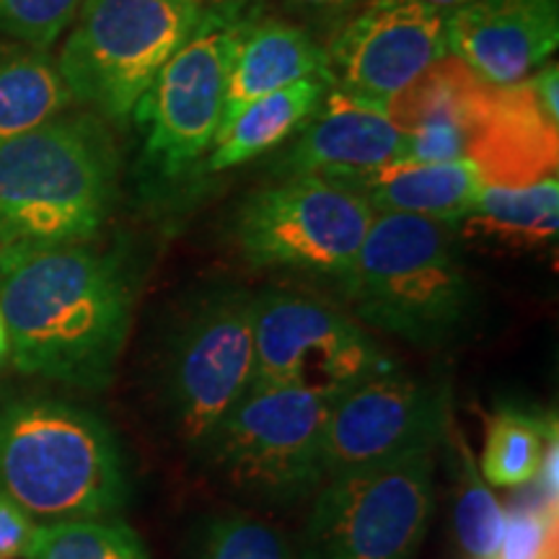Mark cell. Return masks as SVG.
<instances>
[{"mask_svg": "<svg viewBox=\"0 0 559 559\" xmlns=\"http://www.w3.org/2000/svg\"><path fill=\"white\" fill-rule=\"evenodd\" d=\"M135 288L124 264L86 243L0 247V313L21 373L104 389L132 324Z\"/></svg>", "mask_w": 559, "mask_h": 559, "instance_id": "obj_1", "label": "cell"}, {"mask_svg": "<svg viewBox=\"0 0 559 559\" xmlns=\"http://www.w3.org/2000/svg\"><path fill=\"white\" fill-rule=\"evenodd\" d=\"M0 492L37 523L115 519L130 500L128 464L94 412L21 396L0 407Z\"/></svg>", "mask_w": 559, "mask_h": 559, "instance_id": "obj_2", "label": "cell"}, {"mask_svg": "<svg viewBox=\"0 0 559 559\" xmlns=\"http://www.w3.org/2000/svg\"><path fill=\"white\" fill-rule=\"evenodd\" d=\"M115 140L99 115H66L0 143V247L86 243L117 198Z\"/></svg>", "mask_w": 559, "mask_h": 559, "instance_id": "obj_3", "label": "cell"}, {"mask_svg": "<svg viewBox=\"0 0 559 559\" xmlns=\"http://www.w3.org/2000/svg\"><path fill=\"white\" fill-rule=\"evenodd\" d=\"M340 288L355 319L417 347L451 342L474 309L456 228L419 215L376 213Z\"/></svg>", "mask_w": 559, "mask_h": 559, "instance_id": "obj_4", "label": "cell"}, {"mask_svg": "<svg viewBox=\"0 0 559 559\" xmlns=\"http://www.w3.org/2000/svg\"><path fill=\"white\" fill-rule=\"evenodd\" d=\"M55 66L73 102L128 122L166 60L200 24L185 0H83Z\"/></svg>", "mask_w": 559, "mask_h": 559, "instance_id": "obj_5", "label": "cell"}, {"mask_svg": "<svg viewBox=\"0 0 559 559\" xmlns=\"http://www.w3.org/2000/svg\"><path fill=\"white\" fill-rule=\"evenodd\" d=\"M326 396L296 386H251L198 453L251 498L293 502L324 481Z\"/></svg>", "mask_w": 559, "mask_h": 559, "instance_id": "obj_6", "label": "cell"}, {"mask_svg": "<svg viewBox=\"0 0 559 559\" xmlns=\"http://www.w3.org/2000/svg\"><path fill=\"white\" fill-rule=\"evenodd\" d=\"M304 526V559H417L436 510L432 453L324 479Z\"/></svg>", "mask_w": 559, "mask_h": 559, "instance_id": "obj_7", "label": "cell"}, {"mask_svg": "<svg viewBox=\"0 0 559 559\" xmlns=\"http://www.w3.org/2000/svg\"><path fill=\"white\" fill-rule=\"evenodd\" d=\"M373 218V207L353 187L306 174L251 192L236 213L234 236L251 267L342 285Z\"/></svg>", "mask_w": 559, "mask_h": 559, "instance_id": "obj_8", "label": "cell"}, {"mask_svg": "<svg viewBox=\"0 0 559 559\" xmlns=\"http://www.w3.org/2000/svg\"><path fill=\"white\" fill-rule=\"evenodd\" d=\"M251 383L254 293L210 290L179 319L160 362V396L174 432L200 449Z\"/></svg>", "mask_w": 559, "mask_h": 559, "instance_id": "obj_9", "label": "cell"}, {"mask_svg": "<svg viewBox=\"0 0 559 559\" xmlns=\"http://www.w3.org/2000/svg\"><path fill=\"white\" fill-rule=\"evenodd\" d=\"M394 366L358 319L326 300L280 288L254 296L251 386H296L334 400Z\"/></svg>", "mask_w": 559, "mask_h": 559, "instance_id": "obj_10", "label": "cell"}, {"mask_svg": "<svg viewBox=\"0 0 559 559\" xmlns=\"http://www.w3.org/2000/svg\"><path fill=\"white\" fill-rule=\"evenodd\" d=\"M247 24L200 16V24L158 70L132 111L145 130V158L158 177H185L213 151L230 62Z\"/></svg>", "mask_w": 559, "mask_h": 559, "instance_id": "obj_11", "label": "cell"}, {"mask_svg": "<svg viewBox=\"0 0 559 559\" xmlns=\"http://www.w3.org/2000/svg\"><path fill=\"white\" fill-rule=\"evenodd\" d=\"M451 428V391L389 368L355 383L330 402L324 428V479L436 453Z\"/></svg>", "mask_w": 559, "mask_h": 559, "instance_id": "obj_12", "label": "cell"}, {"mask_svg": "<svg viewBox=\"0 0 559 559\" xmlns=\"http://www.w3.org/2000/svg\"><path fill=\"white\" fill-rule=\"evenodd\" d=\"M324 52L326 83L383 111L417 75L449 55L445 13L423 0H362L332 32Z\"/></svg>", "mask_w": 559, "mask_h": 559, "instance_id": "obj_13", "label": "cell"}, {"mask_svg": "<svg viewBox=\"0 0 559 559\" xmlns=\"http://www.w3.org/2000/svg\"><path fill=\"white\" fill-rule=\"evenodd\" d=\"M557 62L515 86H495L466 158L485 185H528L557 174Z\"/></svg>", "mask_w": 559, "mask_h": 559, "instance_id": "obj_14", "label": "cell"}, {"mask_svg": "<svg viewBox=\"0 0 559 559\" xmlns=\"http://www.w3.org/2000/svg\"><path fill=\"white\" fill-rule=\"evenodd\" d=\"M445 41L489 86H515L555 55L559 0H472L445 13Z\"/></svg>", "mask_w": 559, "mask_h": 559, "instance_id": "obj_15", "label": "cell"}, {"mask_svg": "<svg viewBox=\"0 0 559 559\" xmlns=\"http://www.w3.org/2000/svg\"><path fill=\"white\" fill-rule=\"evenodd\" d=\"M492 88L456 55L432 62L383 109L404 132L402 158L419 164L466 158Z\"/></svg>", "mask_w": 559, "mask_h": 559, "instance_id": "obj_16", "label": "cell"}, {"mask_svg": "<svg viewBox=\"0 0 559 559\" xmlns=\"http://www.w3.org/2000/svg\"><path fill=\"white\" fill-rule=\"evenodd\" d=\"M402 153L404 132L381 109L332 91L317 115L300 128L298 140L277 169L285 177H340L400 160Z\"/></svg>", "mask_w": 559, "mask_h": 559, "instance_id": "obj_17", "label": "cell"}, {"mask_svg": "<svg viewBox=\"0 0 559 559\" xmlns=\"http://www.w3.org/2000/svg\"><path fill=\"white\" fill-rule=\"evenodd\" d=\"M353 187L373 213L419 215L443 223H459L479 198L485 179L474 160L456 158L440 164L391 160L376 169L326 177Z\"/></svg>", "mask_w": 559, "mask_h": 559, "instance_id": "obj_18", "label": "cell"}, {"mask_svg": "<svg viewBox=\"0 0 559 559\" xmlns=\"http://www.w3.org/2000/svg\"><path fill=\"white\" fill-rule=\"evenodd\" d=\"M311 75L326 81V52L309 29L283 19L249 21L230 62L221 130L249 104Z\"/></svg>", "mask_w": 559, "mask_h": 559, "instance_id": "obj_19", "label": "cell"}, {"mask_svg": "<svg viewBox=\"0 0 559 559\" xmlns=\"http://www.w3.org/2000/svg\"><path fill=\"white\" fill-rule=\"evenodd\" d=\"M326 86L330 83L321 75H311V79L290 83V86L249 104L234 117V122L218 132L205 171L221 174L236 169V166L277 148L317 115L326 96Z\"/></svg>", "mask_w": 559, "mask_h": 559, "instance_id": "obj_20", "label": "cell"}, {"mask_svg": "<svg viewBox=\"0 0 559 559\" xmlns=\"http://www.w3.org/2000/svg\"><path fill=\"white\" fill-rule=\"evenodd\" d=\"M459 236L498 241L502 247H549L559 230V179L528 185H485L469 213L453 223Z\"/></svg>", "mask_w": 559, "mask_h": 559, "instance_id": "obj_21", "label": "cell"}, {"mask_svg": "<svg viewBox=\"0 0 559 559\" xmlns=\"http://www.w3.org/2000/svg\"><path fill=\"white\" fill-rule=\"evenodd\" d=\"M73 96L47 50L0 41V143L55 120Z\"/></svg>", "mask_w": 559, "mask_h": 559, "instance_id": "obj_22", "label": "cell"}, {"mask_svg": "<svg viewBox=\"0 0 559 559\" xmlns=\"http://www.w3.org/2000/svg\"><path fill=\"white\" fill-rule=\"evenodd\" d=\"M549 423L528 412L506 407L487 423L485 451L477 461L489 487L515 489L536 479Z\"/></svg>", "mask_w": 559, "mask_h": 559, "instance_id": "obj_23", "label": "cell"}, {"mask_svg": "<svg viewBox=\"0 0 559 559\" xmlns=\"http://www.w3.org/2000/svg\"><path fill=\"white\" fill-rule=\"evenodd\" d=\"M453 531L466 557L498 559L502 531H506V508L479 474L477 459L464 440H459Z\"/></svg>", "mask_w": 559, "mask_h": 559, "instance_id": "obj_24", "label": "cell"}, {"mask_svg": "<svg viewBox=\"0 0 559 559\" xmlns=\"http://www.w3.org/2000/svg\"><path fill=\"white\" fill-rule=\"evenodd\" d=\"M24 559H148L140 536L117 519L39 523Z\"/></svg>", "mask_w": 559, "mask_h": 559, "instance_id": "obj_25", "label": "cell"}, {"mask_svg": "<svg viewBox=\"0 0 559 559\" xmlns=\"http://www.w3.org/2000/svg\"><path fill=\"white\" fill-rule=\"evenodd\" d=\"M192 559H298L267 523L243 513H221L202 523Z\"/></svg>", "mask_w": 559, "mask_h": 559, "instance_id": "obj_26", "label": "cell"}, {"mask_svg": "<svg viewBox=\"0 0 559 559\" xmlns=\"http://www.w3.org/2000/svg\"><path fill=\"white\" fill-rule=\"evenodd\" d=\"M83 0H0V37L47 50L73 24Z\"/></svg>", "mask_w": 559, "mask_h": 559, "instance_id": "obj_27", "label": "cell"}, {"mask_svg": "<svg viewBox=\"0 0 559 559\" xmlns=\"http://www.w3.org/2000/svg\"><path fill=\"white\" fill-rule=\"evenodd\" d=\"M498 559H555V510L547 506L506 510Z\"/></svg>", "mask_w": 559, "mask_h": 559, "instance_id": "obj_28", "label": "cell"}, {"mask_svg": "<svg viewBox=\"0 0 559 559\" xmlns=\"http://www.w3.org/2000/svg\"><path fill=\"white\" fill-rule=\"evenodd\" d=\"M360 3L362 0H280V5L309 32H334Z\"/></svg>", "mask_w": 559, "mask_h": 559, "instance_id": "obj_29", "label": "cell"}, {"mask_svg": "<svg viewBox=\"0 0 559 559\" xmlns=\"http://www.w3.org/2000/svg\"><path fill=\"white\" fill-rule=\"evenodd\" d=\"M37 526L39 523L24 508L0 492V559L24 557L37 534Z\"/></svg>", "mask_w": 559, "mask_h": 559, "instance_id": "obj_30", "label": "cell"}, {"mask_svg": "<svg viewBox=\"0 0 559 559\" xmlns=\"http://www.w3.org/2000/svg\"><path fill=\"white\" fill-rule=\"evenodd\" d=\"M559 432H557V419L551 417L549 430H547V440H544V453H542V464H539V474L536 477L542 479V495L544 502H547L549 510L557 513V492H559Z\"/></svg>", "mask_w": 559, "mask_h": 559, "instance_id": "obj_31", "label": "cell"}, {"mask_svg": "<svg viewBox=\"0 0 559 559\" xmlns=\"http://www.w3.org/2000/svg\"><path fill=\"white\" fill-rule=\"evenodd\" d=\"M200 16H218L228 21H251V0H185Z\"/></svg>", "mask_w": 559, "mask_h": 559, "instance_id": "obj_32", "label": "cell"}, {"mask_svg": "<svg viewBox=\"0 0 559 559\" xmlns=\"http://www.w3.org/2000/svg\"><path fill=\"white\" fill-rule=\"evenodd\" d=\"M11 358V345H9V330H5L3 313H0V366Z\"/></svg>", "mask_w": 559, "mask_h": 559, "instance_id": "obj_33", "label": "cell"}, {"mask_svg": "<svg viewBox=\"0 0 559 559\" xmlns=\"http://www.w3.org/2000/svg\"><path fill=\"white\" fill-rule=\"evenodd\" d=\"M423 3H428V5H432V9L449 13V11H453V9H459V5L472 3V0H423Z\"/></svg>", "mask_w": 559, "mask_h": 559, "instance_id": "obj_34", "label": "cell"}, {"mask_svg": "<svg viewBox=\"0 0 559 559\" xmlns=\"http://www.w3.org/2000/svg\"><path fill=\"white\" fill-rule=\"evenodd\" d=\"M464 559H477V557H464Z\"/></svg>", "mask_w": 559, "mask_h": 559, "instance_id": "obj_35", "label": "cell"}]
</instances>
